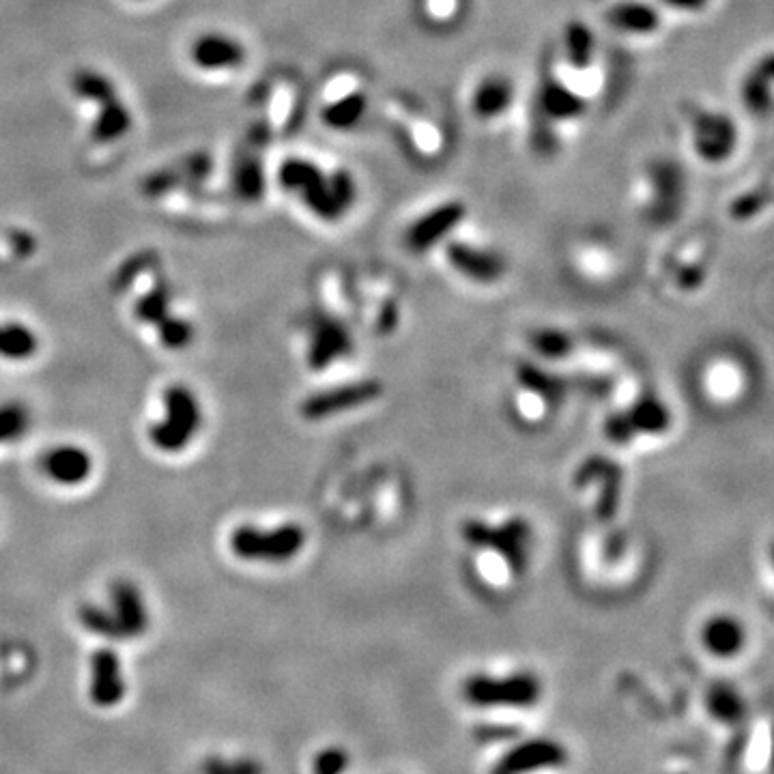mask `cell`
<instances>
[{"instance_id":"4fadbf2b","label":"cell","mask_w":774,"mask_h":774,"mask_svg":"<svg viewBox=\"0 0 774 774\" xmlns=\"http://www.w3.org/2000/svg\"><path fill=\"white\" fill-rule=\"evenodd\" d=\"M446 261L458 276L482 286L497 284L508 269L506 258L499 252L461 239L446 241Z\"/></svg>"},{"instance_id":"5b68a950","label":"cell","mask_w":774,"mask_h":774,"mask_svg":"<svg viewBox=\"0 0 774 774\" xmlns=\"http://www.w3.org/2000/svg\"><path fill=\"white\" fill-rule=\"evenodd\" d=\"M688 140L697 160L706 166L729 162L740 145V127L729 112L719 108H697L688 121Z\"/></svg>"},{"instance_id":"5bb4252c","label":"cell","mask_w":774,"mask_h":774,"mask_svg":"<svg viewBox=\"0 0 774 774\" xmlns=\"http://www.w3.org/2000/svg\"><path fill=\"white\" fill-rule=\"evenodd\" d=\"M536 106L538 114L553 125L575 123L587 112V99L555 69H544L536 91Z\"/></svg>"},{"instance_id":"484cf974","label":"cell","mask_w":774,"mask_h":774,"mask_svg":"<svg viewBox=\"0 0 774 774\" xmlns=\"http://www.w3.org/2000/svg\"><path fill=\"white\" fill-rule=\"evenodd\" d=\"M624 418L633 430V435H661L671 424V415L661 400L648 396L641 398L628 411H622Z\"/></svg>"},{"instance_id":"44dd1931","label":"cell","mask_w":774,"mask_h":774,"mask_svg":"<svg viewBox=\"0 0 774 774\" xmlns=\"http://www.w3.org/2000/svg\"><path fill=\"white\" fill-rule=\"evenodd\" d=\"M194 63L205 71L231 69L246 61V50L241 43L224 35H205L200 37L192 48Z\"/></svg>"},{"instance_id":"f546056e","label":"cell","mask_w":774,"mask_h":774,"mask_svg":"<svg viewBox=\"0 0 774 774\" xmlns=\"http://www.w3.org/2000/svg\"><path fill=\"white\" fill-rule=\"evenodd\" d=\"M132 127V114L123 106L119 97L102 104V112L93 125V138L99 142H112L121 138Z\"/></svg>"},{"instance_id":"d6986e66","label":"cell","mask_w":774,"mask_h":774,"mask_svg":"<svg viewBox=\"0 0 774 774\" xmlns=\"http://www.w3.org/2000/svg\"><path fill=\"white\" fill-rule=\"evenodd\" d=\"M607 24L628 37H652L663 26L661 11L645 0H620L607 9Z\"/></svg>"},{"instance_id":"e575fe53","label":"cell","mask_w":774,"mask_h":774,"mask_svg":"<svg viewBox=\"0 0 774 774\" xmlns=\"http://www.w3.org/2000/svg\"><path fill=\"white\" fill-rule=\"evenodd\" d=\"M200 774H265V770L254 757L209 755L200 764Z\"/></svg>"},{"instance_id":"8d00e7d4","label":"cell","mask_w":774,"mask_h":774,"mask_svg":"<svg viewBox=\"0 0 774 774\" xmlns=\"http://www.w3.org/2000/svg\"><path fill=\"white\" fill-rule=\"evenodd\" d=\"M532 347L549 360H557L572 351V340L559 329H538L532 334Z\"/></svg>"},{"instance_id":"4dcf8cb0","label":"cell","mask_w":774,"mask_h":774,"mask_svg":"<svg viewBox=\"0 0 774 774\" xmlns=\"http://www.w3.org/2000/svg\"><path fill=\"white\" fill-rule=\"evenodd\" d=\"M519 383L525 387V390L534 392L538 398L547 400V403H559V400L564 398V390H566L562 379L549 375L547 370H542L538 366H529V364L519 366Z\"/></svg>"},{"instance_id":"e0dca14e","label":"cell","mask_w":774,"mask_h":774,"mask_svg":"<svg viewBox=\"0 0 774 774\" xmlns=\"http://www.w3.org/2000/svg\"><path fill=\"white\" fill-rule=\"evenodd\" d=\"M514 82L504 74H489L476 82L469 95L471 114L480 123H493L508 114L514 104Z\"/></svg>"},{"instance_id":"d4e9b609","label":"cell","mask_w":774,"mask_h":774,"mask_svg":"<svg viewBox=\"0 0 774 774\" xmlns=\"http://www.w3.org/2000/svg\"><path fill=\"white\" fill-rule=\"evenodd\" d=\"M41 340L31 325L22 321H0V360L28 362L39 353Z\"/></svg>"},{"instance_id":"83f0119b","label":"cell","mask_w":774,"mask_h":774,"mask_svg":"<svg viewBox=\"0 0 774 774\" xmlns=\"http://www.w3.org/2000/svg\"><path fill=\"white\" fill-rule=\"evenodd\" d=\"M706 708L716 721L725 725H734L747 714V704L731 684H714L706 695Z\"/></svg>"},{"instance_id":"74e56055","label":"cell","mask_w":774,"mask_h":774,"mask_svg":"<svg viewBox=\"0 0 774 774\" xmlns=\"http://www.w3.org/2000/svg\"><path fill=\"white\" fill-rule=\"evenodd\" d=\"M349 768V753L340 747H325L314 757V774H344Z\"/></svg>"},{"instance_id":"6da1fadb","label":"cell","mask_w":774,"mask_h":774,"mask_svg":"<svg viewBox=\"0 0 774 774\" xmlns=\"http://www.w3.org/2000/svg\"><path fill=\"white\" fill-rule=\"evenodd\" d=\"M80 626L106 641H138L149 633L151 609L142 587L132 579H114L108 590V607L84 602L78 609Z\"/></svg>"},{"instance_id":"603a6c76","label":"cell","mask_w":774,"mask_h":774,"mask_svg":"<svg viewBox=\"0 0 774 774\" xmlns=\"http://www.w3.org/2000/svg\"><path fill=\"white\" fill-rule=\"evenodd\" d=\"M596 50L598 43L590 26L581 20L566 22L562 31V54L572 71H579V74L590 71L596 61Z\"/></svg>"},{"instance_id":"60d3db41","label":"cell","mask_w":774,"mask_h":774,"mask_svg":"<svg viewBox=\"0 0 774 774\" xmlns=\"http://www.w3.org/2000/svg\"><path fill=\"white\" fill-rule=\"evenodd\" d=\"M177 183V172H157L147 183H145V192L149 196H157L168 192L172 185Z\"/></svg>"},{"instance_id":"3957f363","label":"cell","mask_w":774,"mask_h":774,"mask_svg":"<svg viewBox=\"0 0 774 774\" xmlns=\"http://www.w3.org/2000/svg\"><path fill=\"white\" fill-rule=\"evenodd\" d=\"M306 542V529L299 523L271 527L243 523L228 536L231 553L248 564H286L304 551Z\"/></svg>"},{"instance_id":"2e32d148","label":"cell","mask_w":774,"mask_h":774,"mask_svg":"<svg viewBox=\"0 0 774 774\" xmlns=\"http://www.w3.org/2000/svg\"><path fill=\"white\" fill-rule=\"evenodd\" d=\"M353 351V338L347 325L329 314H317L310 321L308 332V366L312 370H325L334 366L342 357Z\"/></svg>"},{"instance_id":"d6a6232c","label":"cell","mask_w":774,"mask_h":774,"mask_svg":"<svg viewBox=\"0 0 774 774\" xmlns=\"http://www.w3.org/2000/svg\"><path fill=\"white\" fill-rule=\"evenodd\" d=\"M74 91L82 99L97 102L99 106L117 97V89H114V84L106 76L97 74V71H89V69H82L74 76Z\"/></svg>"},{"instance_id":"ac0fdd59","label":"cell","mask_w":774,"mask_h":774,"mask_svg":"<svg viewBox=\"0 0 774 774\" xmlns=\"http://www.w3.org/2000/svg\"><path fill=\"white\" fill-rule=\"evenodd\" d=\"M577 484H596L600 489L598 499V516L600 519H611L618 510L622 497V467L613 463L611 458L594 456L585 461L577 471Z\"/></svg>"},{"instance_id":"ab89813d","label":"cell","mask_w":774,"mask_h":774,"mask_svg":"<svg viewBox=\"0 0 774 774\" xmlns=\"http://www.w3.org/2000/svg\"><path fill=\"white\" fill-rule=\"evenodd\" d=\"M658 3L676 13L693 16V13H704L712 5V0H658Z\"/></svg>"},{"instance_id":"7a4b0ae2","label":"cell","mask_w":774,"mask_h":774,"mask_svg":"<svg viewBox=\"0 0 774 774\" xmlns=\"http://www.w3.org/2000/svg\"><path fill=\"white\" fill-rule=\"evenodd\" d=\"M205 424V409L198 394L185 383H172L162 394V418L147 430L151 446L168 456L188 450Z\"/></svg>"},{"instance_id":"9a60e30c","label":"cell","mask_w":774,"mask_h":774,"mask_svg":"<svg viewBox=\"0 0 774 774\" xmlns=\"http://www.w3.org/2000/svg\"><path fill=\"white\" fill-rule=\"evenodd\" d=\"M89 697L97 708L112 710L127 697V678L119 652L112 645L97 648L89 663Z\"/></svg>"},{"instance_id":"7402d4cb","label":"cell","mask_w":774,"mask_h":774,"mask_svg":"<svg viewBox=\"0 0 774 774\" xmlns=\"http://www.w3.org/2000/svg\"><path fill=\"white\" fill-rule=\"evenodd\" d=\"M747 641L744 626L731 615H714L701 628V643L716 658L736 656Z\"/></svg>"},{"instance_id":"52a82bcc","label":"cell","mask_w":774,"mask_h":774,"mask_svg":"<svg viewBox=\"0 0 774 774\" xmlns=\"http://www.w3.org/2000/svg\"><path fill=\"white\" fill-rule=\"evenodd\" d=\"M134 314L140 323L155 329L162 347L168 351L188 349L194 340V325L172 312V295L164 282L155 284L147 295H142L136 301Z\"/></svg>"},{"instance_id":"f1b7e54d","label":"cell","mask_w":774,"mask_h":774,"mask_svg":"<svg viewBox=\"0 0 774 774\" xmlns=\"http://www.w3.org/2000/svg\"><path fill=\"white\" fill-rule=\"evenodd\" d=\"M299 194H301V198H304L306 207L314 215H317V218H321L325 222H336L342 218L344 213H347V209H344L340 205V200L336 198L332 183H329V175H325V172L319 181H314L312 185H308L304 192H299Z\"/></svg>"},{"instance_id":"8fae6325","label":"cell","mask_w":774,"mask_h":774,"mask_svg":"<svg viewBox=\"0 0 774 774\" xmlns=\"http://www.w3.org/2000/svg\"><path fill=\"white\" fill-rule=\"evenodd\" d=\"M570 753L562 742L551 738H529L514 744L491 768V774H534L557 770L568 764Z\"/></svg>"},{"instance_id":"ffe728a7","label":"cell","mask_w":774,"mask_h":774,"mask_svg":"<svg viewBox=\"0 0 774 774\" xmlns=\"http://www.w3.org/2000/svg\"><path fill=\"white\" fill-rule=\"evenodd\" d=\"M772 82H774V63L772 54H764L744 76L740 86L742 104L753 117H768L772 110Z\"/></svg>"},{"instance_id":"f35d334b","label":"cell","mask_w":774,"mask_h":774,"mask_svg":"<svg viewBox=\"0 0 774 774\" xmlns=\"http://www.w3.org/2000/svg\"><path fill=\"white\" fill-rule=\"evenodd\" d=\"M458 0H422L420 11L430 24H446L456 16Z\"/></svg>"},{"instance_id":"b9f144b4","label":"cell","mask_w":774,"mask_h":774,"mask_svg":"<svg viewBox=\"0 0 774 774\" xmlns=\"http://www.w3.org/2000/svg\"><path fill=\"white\" fill-rule=\"evenodd\" d=\"M678 282L682 289L686 291H693L697 289V286L704 282V269H701V265H684L680 269V276H678Z\"/></svg>"},{"instance_id":"1f68e13d","label":"cell","mask_w":774,"mask_h":774,"mask_svg":"<svg viewBox=\"0 0 774 774\" xmlns=\"http://www.w3.org/2000/svg\"><path fill=\"white\" fill-rule=\"evenodd\" d=\"M323 177V170L308 160L301 157H291L280 166V183L291 192H304L308 185L319 181Z\"/></svg>"},{"instance_id":"836d02e7","label":"cell","mask_w":774,"mask_h":774,"mask_svg":"<svg viewBox=\"0 0 774 774\" xmlns=\"http://www.w3.org/2000/svg\"><path fill=\"white\" fill-rule=\"evenodd\" d=\"M770 207V190L768 188H751L749 192L738 194L729 203V218L736 222H749L762 215Z\"/></svg>"},{"instance_id":"cb8c5ba5","label":"cell","mask_w":774,"mask_h":774,"mask_svg":"<svg viewBox=\"0 0 774 774\" xmlns=\"http://www.w3.org/2000/svg\"><path fill=\"white\" fill-rule=\"evenodd\" d=\"M366 110L368 95L360 89H355L342 93L329 104H325V108L321 110V121L329 129H336V132H349V129L362 123Z\"/></svg>"},{"instance_id":"7c38bea8","label":"cell","mask_w":774,"mask_h":774,"mask_svg":"<svg viewBox=\"0 0 774 774\" xmlns=\"http://www.w3.org/2000/svg\"><path fill=\"white\" fill-rule=\"evenodd\" d=\"M39 471L43 478L63 489H78L91 480L95 471L93 454L78 443H56L39 456Z\"/></svg>"},{"instance_id":"ba28073f","label":"cell","mask_w":774,"mask_h":774,"mask_svg":"<svg viewBox=\"0 0 774 774\" xmlns=\"http://www.w3.org/2000/svg\"><path fill=\"white\" fill-rule=\"evenodd\" d=\"M381 394H383V385L375 379L344 383V385L327 387V390L310 394L304 403H301L299 411H301V418L308 422H323L329 418H336L340 413H347L375 403L377 398H381Z\"/></svg>"},{"instance_id":"30bf717a","label":"cell","mask_w":774,"mask_h":774,"mask_svg":"<svg viewBox=\"0 0 774 774\" xmlns=\"http://www.w3.org/2000/svg\"><path fill=\"white\" fill-rule=\"evenodd\" d=\"M467 218V205L461 200H443L433 209L424 211L420 218H415L405 231V246L415 252L424 254L433 250L441 243H446L456 228Z\"/></svg>"},{"instance_id":"d590c367","label":"cell","mask_w":774,"mask_h":774,"mask_svg":"<svg viewBox=\"0 0 774 774\" xmlns=\"http://www.w3.org/2000/svg\"><path fill=\"white\" fill-rule=\"evenodd\" d=\"M235 185L239 194L248 200L263 196L265 177L258 160H254V157H243V160H239L235 168Z\"/></svg>"},{"instance_id":"8992f818","label":"cell","mask_w":774,"mask_h":774,"mask_svg":"<svg viewBox=\"0 0 774 774\" xmlns=\"http://www.w3.org/2000/svg\"><path fill=\"white\" fill-rule=\"evenodd\" d=\"M463 538L478 549H491L501 557L510 572L523 575L529 564V538L532 529L525 519H510L501 525H489L482 521H465Z\"/></svg>"},{"instance_id":"9c48e42d","label":"cell","mask_w":774,"mask_h":774,"mask_svg":"<svg viewBox=\"0 0 774 774\" xmlns=\"http://www.w3.org/2000/svg\"><path fill=\"white\" fill-rule=\"evenodd\" d=\"M645 190H648V211L652 220L669 222L676 218L684 203L686 175L680 162L658 157L645 168Z\"/></svg>"},{"instance_id":"277c9868","label":"cell","mask_w":774,"mask_h":774,"mask_svg":"<svg viewBox=\"0 0 774 774\" xmlns=\"http://www.w3.org/2000/svg\"><path fill=\"white\" fill-rule=\"evenodd\" d=\"M463 699L473 708H532L542 697V682L536 673L516 671L508 676H469L463 682Z\"/></svg>"},{"instance_id":"4316f807","label":"cell","mask_w":774,"mask_h":774,"mask_svg":"<svg viewBox=\"0 0 774 774\" xmlns=\"http://www.w3.org/2000/svg\"><path fill=\"white\" fill-rule=\"evenodd\" d=\"M33 420V409L24 400H3L0 403V448L26 439L33 428Z\"/></svg>"}]
</instances>
